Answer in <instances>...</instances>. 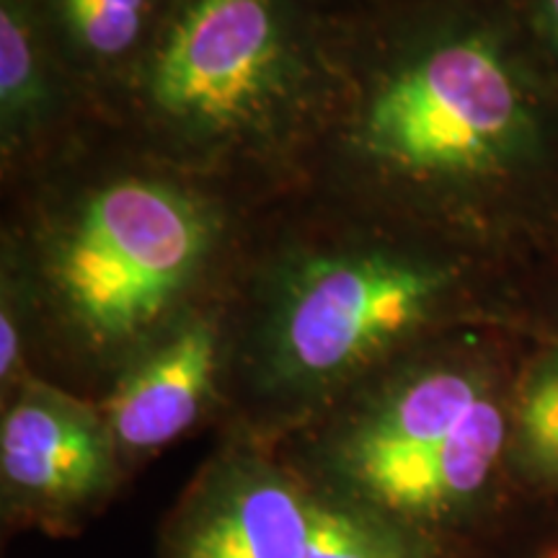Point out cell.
Segmentation results:
<instances>
[{"label":"cell","instance_id":"6da1fadb","mask_svg":"<svg viewBox=\"0 0 558 558\" xmlns=\"http://www.w3.org/2000/svg\"><path fill=\"white\" fill-rule=\"evenodd\" d=\"M341 169L403 215H448L525 179L548 130L533 78L486 21H424L369 58L333 135Z\"/></svg>","mask_w":558,"mask_h":558},{"label":"cell","instance_id":"7a4b0ae2","mask_svg":"<svg viewBox=\"0 0 558 558\" xmlns=\"http://www.w3.org/2000/svg\"><path fill=\"white\" fill-rule=\"evenodd\" d=\"M218 241L213 202L179 181L124 173L86 186L52 215L32 284L83 347L124 352L169 329Z\"/></svg>","mask_w":558,"mask_h":558},{"label":"cell","instance_id":"3957f363","mask_svg":"<svg viewBox=\"0 0 558 558\" xmlns=\"http://www.w3.org/2000/svg\"><path fill=\"white\" fill-rule=\"evenodd\" d=\"M318 90L295 0H173L140 70L145 117L192 158L279 148Z\"/></svg>","mask_w":558,"mask_h":558},{"label":"cell","instance_id":"277c9868","mask_svg":"<svg viewBox=\"0 0 558 558\" xmlns=\"http://www.w3.org/2000/svg\"><path fill=\"white\" fill-rule=\"evenodd\" d=\"M456 290L448 262L401 243L300 251L269 282L264 367L292 393L344 386L429 329Z\"/></svg>","mask_w":558,"mask_h":558},{"label":"cell","instance_id":"5b68a950","mask_svg":"<svg viewBox=\"0 0 558 558\" xmlns=\"http://www.w3.org/2000/svg\"><path fill=\"white\" fill-rule=\"evenodd\" d=\"M509 450V407L486 367L437 360L375 393L333 439L339 476L373 509L448 520L476 505Z\"/></svg>","mask_w":558,"mask_h":558},{"label":"cell","instance_id":"8992f818","mask_svg":"<svg viewBox=\"0 0 558 558\" xmlns=\"http://www.w3.org/2000/svg\"><path fill=\"white\" fill-rule=\"evenodd\" d=\"M114 450L101 409L45 383H26L0 429L5 484L50 507L81 505L104 492Z\"/></svg>","mask_w":558,"mask_h":558},{"label":"cell","instance_id":"52a82bcc","mask_svg":"<svg viewBox=\"0 0 558 558\" xmlns=\"http://www.w3.org/2000/svg\"><path fill=\"white\" fill-rule=\"evenodd\" d=\"M220 347L218 324L186 313L140 349L101 407L117 450L150 452L184 435L213 396Z\"/></svg>","mask_w":558,"mask_h":558},{"label":"cell","instance_id":"ba28073f","mask_svg":"<svg viewBox=\"0 0 558 558\" xmlns=\"http://www.w3.org/2000/svg\"><path fill=\"white\" fill-rule=\"evenodd\" d=\"M313 501L267 465H235L181 543L179 558H305Z\"/></svg>","mask_w":558,"mask_h":558},{"label":"cell","instance_id":"9c48e42d","mask_svg":"<svg viewBox=\"0 0 558 558\" xmlns=\"http://www.w3.org/2000/svg\"><path fill=\"white\" fill-rule=\"evenodd\" d=\"M54 99L37 0H0V135L5 153L29 143L50 122Z\"/></svg>","mask_w":558,"mask_h":558},{"label":"cell","instance_id":"30bf717a","mask_svg":"<svg viewBox=\"0 0 558 558\" xmlns=\"http://www.w3.org/2000/svg\"><path fill=\"white\" fill-rule=\"evenodd\" d=\"M153 0H50V19L70 54L94 68H114L143 45Z\"/></svg>","mask_w":558,"mask_h":558},{"label":"cell","instance_id":"8fae6325","mask_svg":"<svg viewBox=\"0 0 558 558\" xmlns=\"http://www.w3.org/2000/svg\"><path fill=\"white\" fill-rule=\"evenodd\" d=\"M509 452L530 478L558 486V349L530 365L514 393Z\"/></svg>","mask_w":558,"mask_h":558},{"label":"cell","instance_id":"7c38bea8","mask_svg":"<svg viewBox=\"0 0 558 558\" xmlns=\"http://www.w3.org/2000/svg\"><path fill=\"white\" fill-rule=\"evenodd\" d=\"M305 558H422L401 527L362 507L313 501Z\"/></svg>","mask_w":558,"mask_h":558},{"label":"cell","instance_id":"4fadbf2b","mask_svg":"<svg viewBox=\"0 0 558 558\" xmlns=\"http://www.w3.org/2000/svg\"><path fill=\"white\" fill-rule=\"evenodd\" d=\"M9 264V262H5ZM9 271L3 275V311H0V378L9 383L19 369L21 362V282L19 264H9Z\"/></svg>","mask_w":558,"mask_h":558},{"label":"cell","instance_id":"5bb4252c","mask_svg":"<svg viewBox=\"0 0 558 558\" xmlns=\"http://www.w3.org/2000/svg\"><path fill=\"white\" fill-rule=\"evenodd\" d=\"M535 24L550 50L558 54V0H535Z\"/></svg>","mask_w":558,"mask_h":558}]
</instances>
